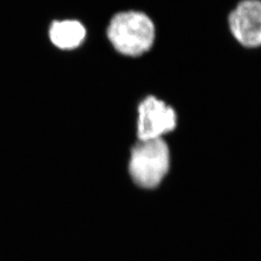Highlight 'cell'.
<instances>
[{
	"label": "cell",
	"mask_w": 261,
	"mask_h": 261,
	"mask_svg": "<svg viewBox=\"0 0 261 261\" xmlns=\"http://www.w3.org/2000/svg\"><path fill=\"white\" fill-rule=\"evenodd\" d=\"M85 35V28L76 20L55 21L49 31L54 44L63 49L76 48L82 43Z\"/></svg>",
	"instance_id": "obj_5"
},
{
	"label": "cell",
	"mask_w": 261,
	"mask_h": 261,
	"mask_svg": "<svg viewBox=\"0 0 261 261\" xmlns=\"http://www.w3.org/2000/svg\"><path fill=\"white\" fill-rule=\"evenodd\" d=\"M170 151L162 138L139 140L132 150L129 171L133 181L143 189L159 186L168 172Z\"/></svg>",
	"instance_id": "obj_2"
},
{
	"label": "cell",
	"mask_w": 261,
	"mask_h": 261,
	"mask_svg": "<svg viewBox=\"0 0 261 261\" xmlns=\"http://www.w3.org/2000/svg\"><path fill=\"white\" fill-rule=\"evenodd\" d=\"M138 134L139 140L162 138L176 126L173 109L154 97H148L138 108Z\"/></svg>",
	"instance_id": "obj_3"
},
{
	"label": "cell",
	"mask_w": 261,
	"mask_h": 261,
	"mask_svg": "<svg viewBox=\"0 0 261 261\" xmlns=\"http://www.w3.org/2000/svg\"><path fill=\"white\" fill-rule=\"evenodd\" d=\"M108 37L116 50L121 54L140 56L153 44L154 25L143 13H119L110 23Z\"/></svg>",
	"instance_id": "obj_1"
},
{
	"label": "cell",
	"mask_w": 261,
	"mask_h": 261,
	"mask_svg": "<svg viewBox=\"0 0 261 261\" xmlns=\"http://www.w3.org/2000/svg\"><path fill=\"white\" fill-rule=\"evenodd\" d=\"M229 25L234 38L247 48L261 45V1L244 0L229 16Z\"/></svg>",
	"instance_id": "obj_4"
}]
</instances>
